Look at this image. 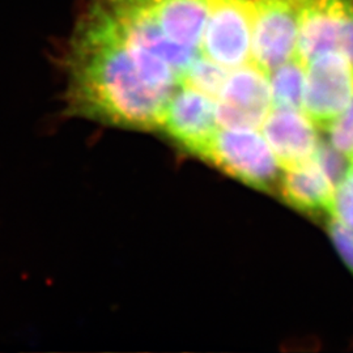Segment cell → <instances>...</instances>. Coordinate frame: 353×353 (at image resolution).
<instances>
[{
	"mask_svg": "<svg viewBox=\"0 0 353 353\" xmlns=\"http://www.w3.org/2000/svg\"><path fill=\"white\" fill-rule=\"evenodd\" d=\"M161 128L178 145L201 157L219 128L216 101L203 92L181 84L165 109Z\"/></svg>",
	"mask_w": 353,
	"mask_h": 353,
	"instance_id": "obj_8",
	"label": "cell"
},
{
	"mask_svg": "<svg viewBox=\"0 0 353 353\" xmlns=\"http://www.w3.org/2000/svg\"><path fill=\"white\" fill-rule=\"evenodd\" d=\"M353 96V67L341 51H330L306 65L303 110L319 127H326Z\"/></svg>",
	"mask_w": 353,
	"mask_h": 353,
	"instance_id": "obj_6",
	"label": "cell"
},
{
	"mask_svg": "<svg viewBox=\"0 0 353 353\" xmlns=\"http://www.w3.org/2000/svg\"><path fill=\"white\" fill-rule=\"evenodd\" d=\"M328 233L341 259L353 274V229L344 227L334 220H328Z\"/></svg>",
	"mask_w": 353,
	"mask_h": 353,
	"instance_id": "obj_18",
	"label": "cell"
},
{
	"mask_svg": "<svg viewBox=\"0 0 353 353\" xmlns=\"http://www.w3.org/2000/svg\"><path fill=\"white\" fill-rule=\"evenodd\" d=\"M212 0H152L154 16L165 34L176 43L201 51Z\"/></svg>",
	"mask_w": 353,
	"mask_h": 353,
	"instance_id": "obj_12",
	"label": "cell"
},
{
	"mask_svg": "<svg viewBox=\"0 0 353 353\" xmlns=\"http://www.w3.org/2000/svg\"><path fill=\"white\" fill-rule=\"evenodd\" d=\"M339 51L353 67V0H350L341 24Z\"/></svg>",
	"mask_w": 353,
	"mask_h": 353,
	"instance_id": "obj_19",
	"label": "cell"
},
{
	"mask_svg": "<svg viewBox=\"0 0 353 353\" xmlns=\"http://www.w3.org/2000/svg\"><path fill=\"white\" fill-rule=\"evenodd\" d=\"M201 159L246 186L278 194L283 169L261 128L219 127Z\"/></svg>",
	"mask_w": 353,
	"mask_h": 353,
	"instance_id": "obj_2",
	"label": "cell"
},
{
	"mask_svg": "<svg viewBox=\"0 0 353 353\" xmlns=\"http://www.w3.org/2000/svg\"><path fill=\"white\" fill-rule=\"evenodd\" d=\"M228 74L229 70L225 67L199 55L191 63L188 72L181 79L179 85L185 84L192 87L199 92L208 94L216 101L220 90L227 80Z\"/></svg>",
	"mask_w": 353,
	"mask_h": 353,
	"instance_id": "obj_14",
	"label": "cell"
},
{
	"mask_svg": "<svg viewBox=\"0 0 353 353\" xmlns=\"http://www.w3.org/2000/svg\"><path fill=\"white\" fill-rule=\"evenodd\" d=\"M268 75L255 63L229 71L216 99L219 127L261 128L272 109Z\"/></svg>",
	"mask_w": 353,
	"mask_h": 353,
	"instance_id": "obj_7",
	"label": "cell"
},
{
	"mask_svg": "<svg viewBox=\"0 0 353 353\" xmlns=\"http://www.w3.org/2000/svg\"><path fill=\"white\" fill-rule=\"evenodd\" d=\"M328 143L345 154L351 163L353 159V96L348 105L325 130Z\"/></svg>",
	"mask_w": 353,
	"mask_h": 353,
	"instance_id": "obj_15",
	"label": "cell"
},
{
	"mask_svg": "<svg viewBox=\"0 0 353 353\" xmlns=\"http://www.w3.org/2000/svg\"><path fill=\"white\" fill-rule=\"evenodd\" d=\"M70 61L71 103L79 113L119 126L161 128L172 97L144 80L103 0L81 24Z\"/></svg>",
	"mask_w": 353,
	"mask_h": 353,
	"instance_id": "obj_1",
	"label": "cell"
},
{
	"mask_svg": "<svg viewBox=\"0 0 353 353\" xmlns=\"http://www.w3.org/2000/svg\"><path fill=\"white\" fill-rule=\"evenodd\" d=\"M350 0H312L299 29L294 58L306 67L316 57L339 50L341 24Z\"/></svg>",
	"mask_w": 353,
	"mask_h": 353,
	"instance_id": "obj_10",
	"label": "cell"
},
{
	"mask_svg": "<svg viewBox=\"0 0 353 353\" xmlns=\"http://www.w3.org/2000/svg\"><path fill=\"white\" fill-rule=\"evenodd\" d=\"M316 160L328 178L332 181L335 188L343 179V176L347 174L352 164L345 154L334 148L328 141H321L316 151Z\"/></svg>",
	"mask_w": 353,
	"mask_h": 353,
	"instance_id": "obj_17",
	"label": "cell"
},
{
	"mask_svg": "<svg viewBox=\"0 0 353 353\" xmlns=\"http://www.w3.org/2000/svg\"><path fill=\"white\" fill-rule=\"evenodd\" d=\"M274 106L303 109L306 88V67L296 58L280 64L268 74Z\"/></svg>",
	"mask_w": 353,
	"mask_h": 353,
	"instance_id": "obj_13",
	"label": "cell"
},
{
	"mask_svg": "<svg viewBox=\"0 0 353 353\" xmlns=\"http://www.w3.org/2000/svg\"><path fill=\"white\" fill-rule=\"evenodd\" d=\"M312 0H254L252 63L268 75L294 58L303 12Z\"/></svg>",
	"mask_w": 353,
	"mask_h": 353,
	"instance_id": "obj_3",
	"label": "cell"
},
{
	"mask_svg": "<svg viewBox=\"0 0 353 353\" xmlns=\"http://www.w3.org/2000/svg\"><path fill=\"white\" fill-rule=\"evenodd\" d=\"M318 130L303 109L287 106H272L261 126L281 169L305 164L316 157L321 144Z\"/></svg>",
	"mask_w": 353,
	"mask_h": 353,
	"instance_id": "obj_9",
	"label": "cell"
},
{
	"mask_svg": "<svg viewBox=\"0 0 353 353\" xmlns=\"http://www.w3.org/2000/svg\"><path fill=\"white\" fill-rule=\"evenodd\" d=\"M254 0H212L201 54L229 71L252 59Z\"/></svg>",
	"mask_w": 353,
	"mask_h": 353,
	"instance_id": "obj_4",
	"label": "cell"
},
{
	"mask_svg": "<svg viewBox=\"0 0 353 353\" xmlns=\"http://www.w3.org/2000/svg\"><path fill=\"white\" fill-rule=\"evenodd\" d=\"M103 3L127 42L163 59L174 70L179 81L201 55V51L168 38L154 16L152 0H103Z\"/></svg>",
	"mask_w": 353,
	"mask_h": 353,
	"instance_id": "obj_5",
	"label": "cell"
},
{
	"mask_svg": "<svg viewBox=\"0 0 353 353\" xmlns=\"http://www.w3.org/2000/svg\"><path fill=\"white\" fill-rule=\"evenodd\" d=\"M335 185L316 157L312 161L283 169L278 194L292 208L309 216H330Z\"/></svg>",
	"mask_w": 353,
	"mask_h": 353,
	"instance_id": "obj_11",
	"label": "cell"
},
{
	"mask_svg": "<svg viewBox=\"0 0 353 353\" xmlns=\"http://www.w3.org/2000/svg\"><path fill=\"white\" fill-rule=\"evenodd\" d=\"M352 164H353V159H352Z\"/></svg>",
	"mask_w": 353,
	"mask_h": 353,
	"instance_id": "obj_20",
	"label": "cell"
},
{
	"mask_svg": "<svg viewBox=\"0 0 353 353\" xmlns=\"http://www.w3.org/2000/svg\"><path fill=\"white\" fill-rule=\"evenodd\" d=\"M328 220L353 229V164L335 188Z\"/></svg>",
	"mask_w": 353,
	"mask_h": 353,
	"instance_id": "obj_16",
	"label": "cell"
}]
</instances>
